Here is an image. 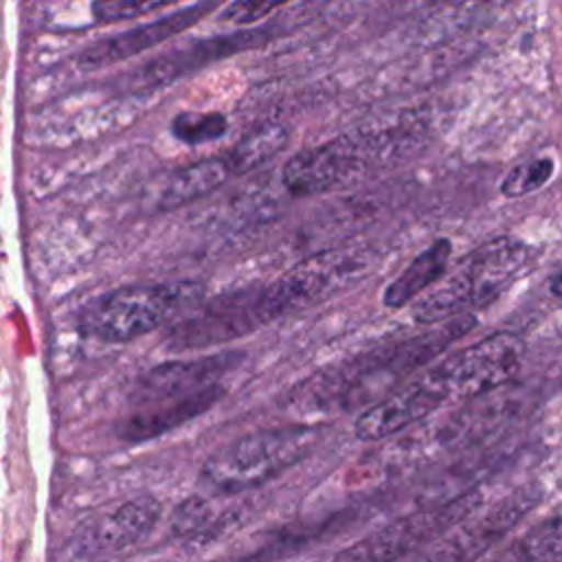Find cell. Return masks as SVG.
I'll return each mask as SVG.
<instances>
[{
  "mask_svg": "<svg viewBox=\"0 0 562 562\" xmlns=\"http://www.w3.org/2000/svg\"><path fill=\"white\" fill-rule=\"evenodd\" d=\"M529 246L516 237H494L465 257L413 305V318L422 325L446 323L465 310L494 301L522 270Z\"/></svg>",
  "mask_w": 562,
  "mask_h": 562,
  "instance_id": "obj_1",
  "label": "cell"
},
{
  "mask_svg": "<svg viewBox=\"0 0 562 562\" xmlns=\"http://www.w3.org/2000/svg\"><path fill=\"white\" fill-rule=\"evenodd\" d=\"M204 301L200 281L136 283L110 290L90 301L79 316L83 331L101 342H132Z\"/></svg>",
  "mask_w": 562,
  "mask_h": 562,
  "instance_id": "obj_2",
  "label": "cell"
},
{
  "mask_svg": "<svg viewBox=\"0 0 562 562\" xmlns=\"http://www.w3.org/2000/svg\"><path fill=\"white\" fill-rule=\"evenodd\" d=\"M316 439L305 424L252 430L220 446L202 465L200 481L215 494H237L268 483L301 461Z\"/></svg>",
  "mask_w": 562,
  "mask_h": 562,
  "instance_id": "obj_3",
  "label": "cell"
},
{
  "mask_svg": "<svg viewBox=\"0 0 562 562\" xmlns=\"http://www.w3.org/2000/svg\"><path fill=\"white\" fill-rule=\"evenodd\" d=\"M408 143L402 130L345 134L292 154L281 169V182L292 195L325 193L402 156Z\"/></svg>",
  "mask_w": 562,
  "mask_h": 562,
  "instance_id": "obj_4",
  "label": "cell"
},
{
  "mask_svg": "<svg viewBox=\"0 0 562 562\" xmlns=\"http://www.w3.org/2000/svg\"><path fill=\"white\" fill-rule=\"evenodd\" d=\"M277 281L244 285L239 290L202 301L167 329V345L176 351L211 349L288 314Z\"/></svg>",
  "mask_w": 562,
  "mask_h": 562,
  "instance_id": "obj_5",
  "label": "cell"
},
{
  "mask_svg": "<svg viewBox=\"0 0 562 562\" xmlns=\"http://www.w3.org/2000/svg\"><path fill=\"white\" fill-rule=\"evenodd\" d=\"M479 505L481 494L470 490L441 505L417 509L340 549L331 562H395L424 544L443 538L452 527L472 516Z\"/></svg>",
  "mask_w": 562,
  "mask_h": 562,
  "instance_id": "obj_6",
  "label": "cell"
},
{
  "mask_svg": "<svg viewBox=\"0 0 562 562\" xmlns=\"http://www.w3.org/2000/svg\"><path fill=\"white\" fill-rule=\"evenodd\" d=\"M522 358V338L509 331H498L448 353L432 369L424 371V375L446 404L452 400L479 397L509 382L520 369Z\"/></svg>",
  "mask_w": 562,
  "mask_h": 562,
  "instance_id": "obj_7",
  "label": "cell"
},
{
  "mask_svg": "<svg viewBox=\"0 0 562 562\" xmlns=\"http://www.w3.org/2000/svg\"><path fill=\"white\" fill-rule=\"evenodd\" d=\"M538 501L540 490L536 485L514 490L490 509L472 514L452 527L437 540L424 562H479L538 505Z\"/></svg>",
  "mask_w": 562,
  "mask_h": 562,
  "instance_id": "obj_8",
  "label": "cell"
},
{
  "mask_svg": "<svg viewBox=\"0 0 562 562\" xmlns=\"http://www.w3.org/2000/svg\"><path fill=\"white\" fill-rule=\"evenodd\" d=\"M279 33H281V29L268 24V26L239 29L235 33L182 44V46L171 48L169 53L158 55V57L149 59L147 64L138 66L127 77L125 88L127 90H154V88L173 83L176 79H182L184 75H191L202 66H209L213 61H220V59L231 57L241 50L263 46L270 40H274Z\"/></svg>",
  "mask_w": 562,
  "mask_h": 562,
  "instance_id": "obj_9",
  "label": "cell"
},
{
  "mask_svg": "<svg viewBox=\"0 0 562 562\" xmlns=\"http://www.w3.org/2000/svg\"><path fill=\"white\" fill-rule=\"evenodd\" d=\"M241 360L244 356L237 351H220L156 364L132 384L130 408L180 402L211 386L224 384V378L237 369Z\"/></svg>",
  "mask_w": 562,
  "mask_h": 562,
  "instance_id": "obj_10",
  "label": "cell"
},
{
  "mask_svg": "<svg viewBox=\"0 0 562 562\" xmlns=\"http://www.w3.org/2000/svg\"><path fill=\"white\" fill-rule=\"evenodd\" d=\"M367 268L369 257L360 250H325L299 261L294 268L281 274L277 283L292 314L342 290L362 277Z\"/></svg>",
  "mask_w": 562,
  "mask_h": 562,
  "instance_id": "obj_11",
  "label": "cell"
},
{
  "mask_svg": "<svg viewBox=\"0 0 562 562\" xmlns=\"http://www.w3.org/2000/svg\"><path fill=\"white\" fill-rule=\"evenodd\" d=\"M217 9V2H195L191 7H182L165 18L138 24L130 31L116 33L112 37H103L92 42L90 46L81 48L77 55V64L81 68H103L119 61H125L143 50H149L169 37L191 29L198 24L204 15Z\"/></svg>",
  "mask_w": 562,
  "mask_h": 562,
  "instance_id": "obj_12",
  "label": "cell"
},
{
  "mask_svg": "<svg viewBox=\"0 0 562 562\" xmlns=\"http://www.w3.org/2000/svg\"><path fill=\"white\" fill-rule=\"evenodd\" d=\"M162 505L151 494L134 496L110 514L90 520L77 533V549L81 553L103 555V553H119L138 540H143L160 520Z\"/></svg>",
  "mask_w": 562,
  "mask_h": 562,
  "instance_id": "obj_13",
  "label": "cell"
},
{
  "mask_svg": "<svg viewBox=\"0 0 562 562\" xmlns=\"http://www.w3.org/2000/svg\"><path fill=\"white\" fill-rule=\"evenodd\" d=\"M443 404L441 395L422 373L406 386L395 389L378 404L369 406L356 419V437L362 441H378L402 432L404 428L422 422L426 415Z\"/></svg>",
  "mask_w": 562,
  "mask_h": 562,
  "instance_id": "obj_14",
  "label": "cell"
},
{
  "mask_svg": "<svg viewBox=\"0 0 562 562\" xmlns=\"http://www.w3.org/2000/svg\"><path fill=\"white\" fill-rule=\"evenodd\" d=\"M226 393L224 384L211 386L193 397L180 402H165L143 408H130V413L119 424V437L130 443H140L147 439H156L165 432L176 430L182 424L200 417L202 413L211 411Z\"/></svg>",
  "mask_w": 562,
  "mask_h": 562,
  "instance_id": "obj_15",
  "label": "cell"
},
{
  "mask_svg": "<svg viewBox=\"0 0 562 562\" xmlns=\"http://www.w3.org/2000/svg\"><path fill=\"white\" fill-rule=\"evenodd\" d=\"M228 178H233V169L222 151L217 156H209L204 160H198V162H191V165L169 171L160 180L151 200H154L156 209L173 211L178 206L191 204L198 198L211 193L213 189L224 184Z\"/></svg>",
  "mask_w": 562,
  "mask_h": 562,
  "instance_id": "obj_16",
  "label": "cell"
},
{
  "mask_svg": "<svg viewBox=\"0 0 562 562\" xmlns=\"http://www.w3.org/2000/svg\"><path fill=\"white\" fill-rule=\"evenodd\" d=\"M452 246L448 239L432 241L424 252H419L384 290V305L402 307L411 303L417 294L428 290L439 281L448 268Z\"/></svg>",
  "mask_w": 562,
  "mask_h": 562,
  "instance_id": "obj_17",
  "label": "cell"
},
{
  "mask_svg": "<svg viewBox=\"0 0 562 562\" xmlns=\"http://www.w3.org/2000/svg\"><path fill=\"white\" fill-rule=\"evenodd\" d=\"M487 562H562V516L536 522Z\"/></svg>",
  "mask_w": 562,
  "mask_h": 562,
  "instance_id": "obj_18",
  "label": "cell"
},
{
  "mask_svg": "<svg viewBox=\"0 0 562 562\" xmlns=\"http://www.w3.org/2000/svg\"><path fill=\"white\" fill-rule=\"evenodd\" d=\"M288 140V130L281 123H263L255 130H250L246 136H241L233 147L224 151L233 176H244L257 167H261L266 160H270L274 154L283 149Z\"/></svg>",
  "mask_w": 562,
  "mask_h": 562,
  "instance_id": "obj_19",
  "label": "cell"
},
{
  "mask_svg": "<svg viewBox=\"0 0 562 562\" xmlns=\"http://www.w3.org/2000/svg\"><path fill=\"white\" fill-rule=\"evenodd\" d=\"M228 132V119L217 112H180L171 119V134L184 145H204L220 140Z\"/></svg>",
  "mask_w": 562,
  "mask_h": 562,
  "instance_id": "obj_20",
  "label": "cell"
},
{
  "mask_svg": "<svg viewBox=\"0 0 562 562\" xmlns=\"http://www.w3.org/2000/svg\"><path fill=\"white\" fill-rule=\"evenodd\" d=\"M553 169L555 165L549 156L525 160L507 171V176L501 182V193L507 198H520V195L533 193L551 180Z\"/></svg>",
  "mask_w": 562,
  "mask_h": 562,
  "instance_id": "obj_21",
  "label": "cell"
},
{
  "mask_svg": "<svg viewBox=\"0 0 562 562\" xmlns=\"http://www.w3.org/2000/svg\"><path fill=\"white\" fill-rule=\"evenodd\" d=\"M169 2H138V0H105V2H94L92 4V15L101 24L110 22H123L140 15H149L156 11L167 9Z\"/></svg>",
  "mask_w": 562,
  "mask_h": 562,
  "instance_id": "obj_22",
  "label": "cell"
},
{
  "mask_svg": "<svg viewBox=\"0 0 562 562\" xmlns=\"http://www.w3.org/2000/svg\"><path fill=\"white\" fill-rule=\"evenodd\" d=\"M283 4L277 2H231L220 9V20L226 24H235L241 29H248L250 24L266 20L274 11H279Z\"/></svg>",
  "mask_w": 562,
  "mask_h": 562,
  "instance_id": "obj_23",
  "label": "cell"
},
{
  "mask_svg": "<svg viewBox=\"0 0 562 562\" xmlns=\"http://www.w3.org/2000/svg\"><path fill=\"white\" fill-rule=\"evenodd\" d=\"M551 292L562 299V270H558V272L551 277Z\"/></svg>",
  "mask_w": 562,
  "mask_h": 562,
  "instance_id": "obj_24",
  "label": "cell"
}]
</instances>
